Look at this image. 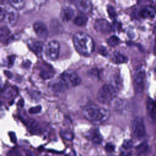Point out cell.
<instances>
[{
    "label": "cell",
    "instance_id": "35",
    "mask_svg": "<svg viewBox=\"0 0 156 156\" xmlns=\"http://www.w3.org/2000/svg\"><path fill=\"white\" fill-rule=\"evenodd\" d=\"M9 136H10V138L12 141V142L13 143H15L16 141V135L14 132H10L9 133Z\"/></svg>",
    "mask_w": 156,
    "mask_h": 156
},
{
    "label": "cell",
    "instance_id": "4",
    "mask_svg": "<svg viewBox=\"0 0 156 156\" xmlns=\"http://www.w3.org/2000/svg\"><path fill=\"white\" fill-rule=\"evenodd\" d=\"M59 79L67 89L76 87L81 82V79L79 76L76 73L71 70H67L63 72Z\"/></svg>",
    "mask_w": 156,
    "mask_h": 156
},
{
    "label": "cell",
    "instance_id": "21",
    "mask_svg": "<svg viewBox=\"0 0 156 156\" xmlns=\"http://www.w3.org/2000/svg\"><path fill=\"white\" fill-rule=\"evenodd\" d=\"M29 130L34 134H37L40 132V127L37 121L34 119H31L27 124Z\"/></svg>",
    "mask_w": 156,
    "mask_h": 156
},
{
    "label": "cell",
    "instance_id": "19",
    "mask_svg": "<svg viewBox=\"0 0 156 156\" xmlns=\"http://www.w3.org/2000/svg\"><path fill=\"white\" fill-rule=\"evenodd\" d=\"M51 88L54 91L57 93L63 92L67 89L65 87V86L63 85V83L62 82L60 79L56 80L55 82L52 83Z\"/></svg>",
    "mask_w": 156,
    "mask_h": 156
},
{
    "label": "cell",
    "instance_id": "8",
    "mask_svg": "<svg viewBox=\"0 0 156 156\" xmlns=\"http://www.w3.org/2000/svg\"><path fill=\"white\" fill-rule=\"evenodd\" d=\"M144 71L143 69H138L134 74L133 87L136 93H141L144 90Z\"/></svg>",
    "mask_w": 156,
    "mask_h": 156
},
{
    "label": "cell",
    "instance_id": "24",
    "mask_svg": "<svg viewBox=\"0 0 156 156\" xmlns=\"http://www.w3.org/2000/svg\"><path fill=\"white\" fill-rule=\"evenodd\" d=\"M136 150L138 153H147L148 150V144L147 142H143L137 146Z\"/></svg>",
    "mask_w": 156,
    "mask_h": 156
},
{
    "label": "cell",
    "instance_id": "27",
    "mask_svg": "<svg viewBox=\"0 0 156 156\" xmlns=\"http://www.w3.org/2000/svg\"><path fill=\"white\" fill-rule=\"evenodd\" d=\"M133 146V141L131 140H125L122 143V147L125 149H129Z\"/></svg>",
    "mask_w": 156,
    "mask_h": 156
},
{
    "label": "cell",
    "instance_id": "2",
    "mask_svg": "<svg viewBox=\"0 0 156 156\" xmlns=\"http://www.w3.org/2000/svg\"><path fill=\"white\" fill-rule=\"evenodd\" d=\"M83 113L88 121L94 124L104 122L110 116L108 110L93 104H87L83 110Z\"/></svg>",
    "mask_w": 156,
    "mask_h": 156
},
{
    "label": "cell",
    "instance_id": "5",
    "mask_svg": "<svg viewBox=\"0 0 156 156\" xmlns=\"http://www.w3.org/2000/svg\"><path fill=\"white\" fill-rule=\"evenodd\" d=\"M18 13L15 10V9H4L2 7L1 9V21L4 20L6 23L10 26H13L18 21Z\"/></svg>",
    "mask_w": 156,
    "mask_h": 156
},
{
    "label": "cell",
    "instance_id": "33",
    "mask_svg": "<svg viewBox=\"0 0 156 156\" xmlns=\"http://www.w3.org/2000/svg\"><path fill=\"white\" fill-rule=\"evenodd\" d=\"M15 59V55H10V56H9V57H8L7 62H8V65H9V66H10V67L12 66V65H13V63H14Z\"/></svg>",
    "mask_w": 156,
    "mask_h": 156
},
{
    "label": "cell",
    "instance_id": "17",
    "mask_svg": "<svg viewBox=\"0 0 156 156\" xmlns=\"http://www.w3.org/2000/svg\"><path fill=\"white\" fill-rule=\"evenodd\" d=\"M40 75L43 79H48L52 78L54 75V71L52 67L47 65L44 66L40 73Z\"/></svg>",
    "mask_w": 156,
    "mask_h": 156
},
{
    "label": "cell",
    "instance_id": "3",
    "mask_svg": "<svg viewBox=\"0 0 156 156\" xmlns=\"http://www.w3.org/2000/svg\"><path fill=\"white\" fill-rule=\"evenodd\" d=\"M118 90L111 84L104 85L97 94L98 101L104 104L110 103L116 97Z\"/></svg>",
    "mask_w": 156,
    "mask_h": 156
},
{
    "label": "cell",
    "instance_id": "38",
    "mask_svg": "<svg viewBox=\"0 0 156 156\" xmlns=\"http://www.w3.org/2000/svg\"><path fill=\"white\" fill-rule=\"evenodd\" d=\"M155 74H156V68L155 69Z\"/></svg>",
    "mask_w": 156,
    "mask_h": 156
},
{
    "label": "cell",
    "instance_id": "20",
    "mask_svg": "<svg viewBox=\"0 0 156 156\" xmlns=\"http://www.w3.org/2000/svg\"><path fill=\"white\" fill-rule=\"evenodd\" d=\"M12 8L21 10L25 5V0H5Z\"/></svg>",
    "mask_w": 156,
    "mask_h": 156
},
{
    "label": "cell",
    "instance_id": "9",
    "mask_svg": "<svg viewBox=\"0 0 156 156\" xmlns=\"http://www.w3.org/2000/svg\"><path fill=\"white\" fill-rule=\"evenodd\" d=\"M94 29L96 32L101 34H108L111 32L112 27L108 21L104 19H99L95 21Z\"/></svg>",
    "mask_w": 156,
    "mask_h": 156
},
{
    "label": "cell",
    "instance_id": "12",
    "mask_svg": "<svg viewBox=\"0 0 156 156\" xmlns=\"http://www.w3.org/2000/svg\"><path fill=\"white\" fill-rule=\"evenodd\" d=\"M27 44L29 49L36 55H41L43 48V43L42 42L37 40H29Z\"/></svg>",
    "mask_w": 156,
    "mask_h": 156
},
{
    "label": "cell",
    "instance_id": "10",
    "mask_svg": "<svg viewBox=\"0 0 156 156\" xmlns=\"http://www.w3.org/2000/svg\"><path fill=\"white\" fill-rule=\"evenodd\" d=\"M34 30L37 35L41 39H46L49 32L47 26L41 21H37L33 25Z\"/></svg>",
    "mask_w": 156,
    "mask_h": 156
},
{
    "label": "cell",
    "instance_id": "16",
    "mask_svg": "<svg viewBox=\"0 0 156 156\" xmlns=\"http://www.w3.org/2000/svg\"><path fill=\"white\" fill-rule=\"evenodd\" d=\"M74 12V10L69 7H65L61 12V18L63 21L67 22L70 21L73 17Z\"/></svg>",
    "mask_w": 156,
    "mask_h": 156
},
{
    "label": "cell",
    "instance_id": "32",
    "mask_svg": "<svg viewBox=\"0 0 156 156\" xmlns=\"http://www.w3.org/2000/svg\"><path fill=\"white\" fill-rule=\"evenodd\" d=\"M7 156H21V154L18 151L13 149L8 152Z\"/></svg>",
    "mask_w": 156,
    "mask_h": 156
},
{
    "label": "cell",
    "instance_id": "23",
    "mask_svg": "<svg viewBox=\"0 0 156 156\" xmlns=\"http://www.w3.org/2000/svg\"><path fill=\"white\" fill-rule=\"evenodd\" d=\"M10 34V30L7 27H2L0 29V39L2 42L8 40V37Z\"/></svg>",
    "mask_w": 156,
    "mask_h": 156
},
{
    "label": "cell",
    "instance_id": "37",
    "mask_svg": "<svg viewBox=\"0 0 156 156\" xmlns=\"http://www.w3.org/2000/svg\"><path fill=\"white\" fill-rule=\"evenodd\" d=\"M4 73L5 74V75H6L8 77H11L12 76V73H11L10 72H9V71H4Z\"/></svg>",
    "mask_w": 156,
    "mask_h": 156
},
{
    "label": "cell",
    "instance_id": "26",
    "mask_svg": "<svg viewBox=\"0 0 156 156\" xmlns=\"http://www.w3.org/2000/svg\"><path fill=\"white\" fill-rule=\"evenodd\" d=\"M89 75L91 77L96 78V79H98L100 77V71L98 69H97V68L91 69L89 71Z\"/></svg>",
    "mask_w": 156,
    "mask_h": 156
},
{
    "label": "cell",
    "instance_id": "34",
    "mask_svg": "<svg viewBox=\"0 0 156 156\" xmlns=\"http://www.w3.org/2000/svg\"><path fill=\"white\" fill-rule=\"evenodd\" d=\"M99 53H100L101 55H104V56H106V55L108 54V52H107L106 48H105V47H103V46H102V47H101V48H99Z\"/></svg>",
    "mask_w": 156,
    "mask_h": 156
},
{
    "label": "cell",
    "instance_id": "7",
    "mask_svg": "<svg viewBox=\"0 0 156 156\" xmlns=\"http://www.w3.org/2000/svg\"><path fill=\"white\" fill-rule=\"evenodd\" d=\"M60 44L57 41H51L48 43L45 49V54L48 59L55 60L58 57Z\"/></svg>",
    "mask_w": 156,
    "mask_h": 156
},
{
    "label": "cell",
    "instance_id": "31",
    "mask_svg": "<svg viewBox=\"0 0 156 156\" xmlns=\"http://www.w3.org/2000/svg\"><path fill=\"white\" fill-rule=\"evenodd\" d=\"M62 135L63 136V137H64L65 138H66L67 140H72L73 138V134L68 131H63V133H62Z\"/></svg>",
    "mask_w": 156,
    "mask_h": 156
},
{
    "label": "cell",
    "instance_id": "1",
    "mask_svg": "<svg viewBox=\"0 0 156 156\" xmlns=\"http://www.w3.org/2000/svg\"><path fill=\"white\" fill-rule=\"evenodd\" d=\"M73 43L76 50L83 56L90 55L94 48L93 38L85 32H77L73 37Z\"/></svg>",
    "mask_w": 156,
    "mask_h": 156
},
{
    "label": "cell",
    "instance_id": "25",
    "mask_svg": "<svg viewBox=\"0 0 156 156\" xmlns=\"http://www.w3.org/2000/svg\"><path fill=\"white\" fill-rule=\"evenodd\" d=\"M119 39L116 36H112L107 40V43L110 46H116L119 44Z\"/></svg>",
    "mask_w": 156,
    "mask_h": 156
},
{
    "label": "cell",
    "instance_id": "15",
    "mask_svg": "<svg viewBox=\"0 0 156 156\" xmlns=\"http://www.w3.org/2000/svg\"><path fill=\"white\" fill-rule=\"evenodd\" d=\"M88 138L95 144H100L102 141V137L98 129H93L88 133Z\"/></svg>",
    "mask_w": 156,
    "mask_h": 156
},
{
    "label": "cell",
    "instance_id": "29",
    "mask_svg": "<svg viewBox=\"0 0 156 156\" xmlns=\"http://www.w3.org/2000/svg\"><path fill=\"white\" fill-rule=\"evenodd\" d=\"M41 107L40 105H37V106L30 108L29 110V112L30 114H37L40 113L41 112Z\"/></svg>",
    "mask_w": 156,
    "mask_h": 156
},
{
    "label": "cell",
    "instance_id": "13",
    "mask_svg": "<svg viewBox=\"0 0 156 156\" xmlns=\"http://www.w3.org/2000/svg\"><path fill=\"white\" fill-rule=\"evenodd\" d=\"M146 108L149 116L153 120L156 121V101L151 98H147L146 101Z\"/></svg>",
    "mask_w": 156,
    "mask_h": 156
},
{
    "label": "cell",
    "instance_id": "11",
    "mask_svg": "<svg viewBox=\"0 0 156 156\" xmlns=\"http://www.w3.org/2000/svg\"><path fill=\"white\" fill-rule=\"evenodd\" d=\"M77 9L83 14H88L91 12L92 4L90 0H76Z\"/></svg>",
    "mask_w": 156,
    "mask_h": 156
},
{
    "label": "cell",
    "instance_id": "28",
    "mask_svg": "<svg viewBox=\"0 0 156 156\" xmlns=\"http://www.w3.org/2000/svg\"><path fill=\"white\" fill-rule=\"evenodd\" d=\"M107 12L111 18H114L116 16V12L115 9L112 5H109L107 6Z\"/></svg>",
    "mask_w": 156,
    "mask_h": 156
},
{
    "label": "cell",
    "instance_id": "36",
    "mask_svg": "<svg viewBox=\"0 0 156 156\" xmlns=\"http://www.w3.org/2000/svg\"><path fill=\"white\" fill-rule=\"evenodd\" d=\"M33 1H34V2L36 4L38 5H44V4H45L47 2V1H48V0H33Z\"/></svg>",
    "mask_w": 156,
    "mask_h": 156
},
{
    "label": "cell",
    "instance_id": "30",
    "mask_svg": "<svg viewBox=\"0 0 156 156\" xmlns=\"http://www.w3.org/2000/svg\"><path fill=\"white\" fill-rule=\"evenodd\" d=\"M115 146L112 143H107V144H106V145L105 146V151L109 153L113 152L115 151Z\"/></svg>",
    "mask_w": 156,
    "mask_h": 156
},
{
    "label": "cell",
    "instance_id": "18",
    "mask_svg": "<svg viewBox=\"0 0 156 156\" xmlns=\"http://www.w3.org/2000/svg\"><path fill=\"white\" fill-rule=\"evenodd\" d=\"M127 58L123 54L118 52H115L112 55V61L116 64H121L126 63L127 62Z\"/></svg>",
    "mask_w": 156,
    "mask_h": 156
},
{
    "label": "cell",
    "instance_id": "6",
    "mask_svg": "<svg viewBox=\"0 0 156 156\" xmlns=\"http://www.w3.org/2000/svg\"><path fill=\"white\" fill-rule=\"evenodd\" d=\"M132 130L135 136L138 139L143 138L146 133V129L142 118L136 117L132 122Z\"/></svg>",
    "mask_w": 156,
    "mask_h": 156
},
{
    "label": "cell",
    "instance_id": "22",
    "mask_svg": "<svg viewBox=\"0 0 156 156\" xmlns=\"http://www.w3.org/2000/svg\"><path fill=\"white\" fill-rule=\"evenodd\" d=\"M88 21V17L85 14H81L76 16L73 20L74 24L78 26H83L86 24Z\"/></svg>",
    "mask_w": 156,
    "mask_h": 156
},
{
    "label": "cell",
    "instance_id": "14",
    "mask_svg": "<svg viewBox=\"0 0 156 156\" xmlns=\"http://www.w3.org/2000/svg\"><path fill=\"white\" fill-rule=\"evenodd\" d=\"M140 14L144 18H153L156 15V9L153 6L147 5L141 9Z\"/></svg>",
    "mask_w": 156,
    "mask_h": 156
}]
</instances>
